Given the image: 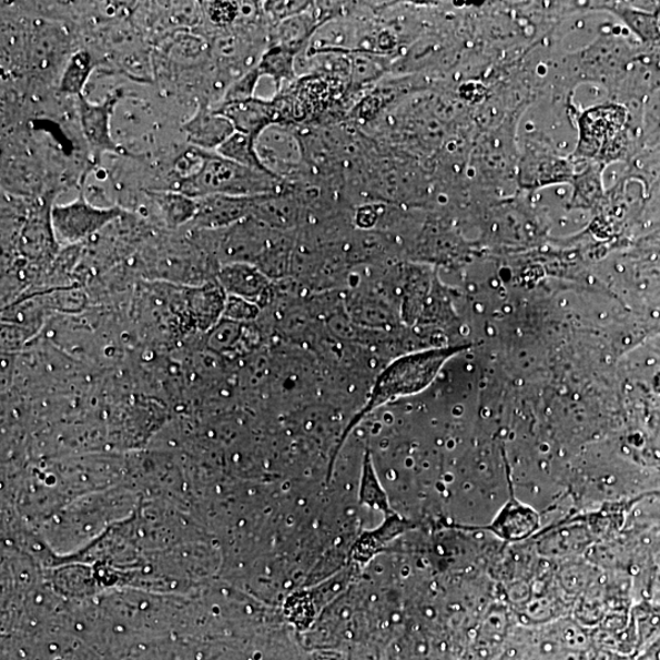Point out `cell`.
I'll return each instance as SVG.
<instances>
[{
  "label": "cell",
  "instance_id": "cell-1",
  "mask_svg": "<svg viewBox=\"0 0 660 660\" xmlns=\"http://www.w3.org/2000/svg\"><path fill=\"white\" fill-rule=\"evenodd\" d=\"M466 347L467 346L438 347V349L407 354L394 359L387 368H384L378 375L374 387H372L363 409L359 410L353 417L349 425L346 426L338 446L335 448L332 456L328 477L332 474L334 463L338 458L343 444L356 426L364 422L367 415L390 402L425 390L429 387V384L435 380L441 367L447 364L448 359L456 354L464 352Z\"/></svg>",
  "mask_w": 660,
  "mask_h": 660
},
{
  "label": "cell",
  "instance_id": "cell-2",
  "mask_svg": "<svg viewBox=\"0 0 660 660\" xmlns=\"http://www.w3.org/2000/svg\"><path fill=\"white\" fill-rule=\"evenodd\" d=\"M283 190V180L270 172L222 158L217 152H205L197 170L180 179L176 191L199 200L211 195L254 197Z\"/></svg>",
  "mask_w": 660,
  "mask_h": 660
},
{
  "label": "cell",
  "instance_id": "cell-3",
  "mask_svg": "<svg viewBox=\"0 0 660 660\" xmlns=\"http://www.w3.org/2000/svg\"><path fill=\"white\" fill-rule=\"evenodd\" d=\"M122 215L119 207L101 209L80 196L51 210V223L58 244L75 245L98 234Z\"/></svg>",
  "mask_w": 660,
  "mask_h": 660
},
{
  "label": "cell",
  "instance_id": "cell-4",
  "mask_svg": "<svg viewBox=\"0 0 660 660\" xmlns=\"http://www.w3.org/2000/svg\"><path fill=\"white\" fill-rule=\"evenodd\" d=\"M256 149L263 165L282 180L296 173L304 162L302 142L282 125L264 130L256 141Z\"/></svg>",
  "mask_w": 660,
  "mask_h": 660
},
{
  "label": "cell",
  "instance_id": "cell-5",
  "mask_svg": "<svg viewBox=\"0 0 660 660\" xmlns=\"http://www.w3.org/2000/svg\"><path fill=\"white\" fill-rule=\"evenodd\" d=\"M122 93L108 95L102 103H92L85 95L78 99V112L83 136L95 160L105 152H118L119 148L112 138L111 122L114 108Z\"/></svg>",
  "mask_w": 660,
  "mask_h": 660
},
{
  "label": "cell",
  "instance_id": "cell-6",
  "mask_svg": "<svg viewBox=\"0 0 660 660\" xmlns=\"http://www.w3.org/2000/svg\"><path fill=\"white\" fill-rule=\"evenodd\" d=\"M255 197L211 195L199 199L196 217L191 223L197 231L227 230L251 217Z\"/></svg>",
  "mask_w": 660,
  "mask_h": 660
},
{
  "label": "cell",
  "instance_id": "cell-7",
  "mask_svg": "<svg viewBox=\"0 0 660 660\" xmlns=\"http://www.w3.org/2000/svg\"><path fill=\"white\" fill-rule=\"evenodd\" d=\"M217 278L227 296L242 297L258 306L271 292V280L254 263H224Z\"/></svg>",
  "mask_w": 660,
  "mask_h": 660
},
{
  "label": "cell",
  "instance_id": "cell-8",
  "mask_svg": "<svg viewBox=\"0 0 660 660\" xmlns=\"http://www.w3.org/2000/svg\"><path fill=\"white\" fill-rule=\"evenodd\" d=\"M215 111L230 119L235 131L255 140L270 126L281 125L275 101H263L255 98L244 102L222 103L215 108Z\"/></svg>",
  "mask_w": 660,
  "mask_h": 660
},
{
  "label": "cell",
  "instance_id": "cell-9",
  "mask_svg": "<svg viewBox=\"0 0 660 660\" xmlns=\"http://www.w3.org/2000/svg\"><path fill=\"white\" fill-rule=\"evenodd\" d=\"M183 129L192 148L206 152H217L235 132L230 119L205 105H200Z\"/></svg>",
  "mask_w": 660,
  "mask_h": 660
},
{
  "label": "cell",
  "instance_id": "cell-10",
  "mask_svg": "<svg viewBox=\"0 0 660 660\" xmlns=\"http://www.w3.org/2000/svg\"><path fill=\"white\" fill-rule=\"evenodd\" d=\"M627 113L618 106L603 108L588 113L582 119V143L585 154H596L609 145L623 123Z\"/></svg>",
  "mask_w": 660,
  "mask_h": 660
},
{
  "label": "cell",
  "instance_id": "cell-11",
  "mask_svg": "<svg viewBox=\"0 0 660 660\" xmlns=\"http://www.w3.org/2000/svg\"><path fill=\"white\" fill-rule=\"evenodd\" d=\"M295 205L291 196L286 195L283 189L273 194H266L255 197L252 219L270 227L292 226L295 221Z\"/></svg>",
  "mask_w": 660,
  "mask_h": 660
},
{
  "label": "cell",
  "instance_id": "cell-12",
  "mask_svg": "<svg viewBox=\"0 0 660 660\" xmlns=\"http://www.w3.org/2000/svg\"><path fill=\"white\" fill-rule=\"evenodd\" d=\"M150 196L161 211L167 226L179 227L196 217L199 203L180 191H152Z\"/></svg>",
  "mask_w": 660,
  "mask_h": 660
},
{
  "label": "cell",
  "instance_id": "cell-13",
  "mask_svg": "<svg viewBox=\"0 0 660 660\" xmlns=\"http://www.w3.org/2000/svg\"><path fill=\"white\" fill-rule=\"evenodd\" d=\"M50 219L44 220L42 215L35 217L23 227L20 238V248L22 254L30 258H40L50 254L57 245Z\"/></svg>",
  "mask_w": 660,
  "mask_h": 660
},
{
  "label": "cell",
  "instance_id": "cell-14",
  "mask_svg": "<svg viewBox=\"0 0 660 660\" xmlns=\"http://www.w3.org/2000/svg\"><path fill=\"white\" fill-rule=\"evenodd\" d=\"M298 52L280 44H275L264 53L256 65L261 77L273 80L280 89L284 81H291L295 77V57Z\"/></svg>",
  "mask_w": 660,
  "mask_h": 660
},
{
  "label": "cell",
  "instance_id": "cell-15",
  "mask_svg": "<svg viewBox=\"0 0 660 660\" xmlns=\"http://www.w3.org/2000/svg\"><path fill=\"white\" fill-rule=\"evenodd\" d=\"M93 67V58L88 51L82 50L71 55L60 78V92L79 99L83 94Z\"/></svg>",
  "mask_w": 660,
  "mask_h": 660
},
{
  "label": "cell",
  "instance_id": "cell-16",
  "mask_svg": "<svg viewBox=\"0 0 660 660\" xmlns=\"http://www.w3.org/2000/svg\"><path fill=\"white\" fill-rule=\"evenodd\" d=\"M256 141L257 140L254 138L235 131L234 134L223 143L217 153L222 155V158L251 167V170L270 172L260 160Z\"/></svg>",
  "mask_w": 660,
  "mask_h": 660
},
{
  "label": "cell",
  "instance_id": "cell-17",
  "mask_svg": "<svg viewBox=\"0 0 660 660\" xmlns=\"http://www.w3.org/2000/svg\"><path fill=\"white\" fill-rule=\"evenodd\" d=\"M315 18L309 17L306 11L303 14L286 19L280 29L278 44L298 52L312 32L315 31Z\"/></svg>",
  "mask_w": 660,
  "mask_h": 660
},
{
  "label": "cell",
  "instance_id": "cell-18",
  "mask_svg": "<svg viewBox=\"0 0 660 660\" xmlns=\"http://www.w3.org/2000/svg\"><path fill=\"white\" fill-rule=\"evenodd\" d=\"M244 333L245 323L222 318L210 331L207 344L214 352H231L243 341Z\"/></svg>",
  "mask_w": 660,
  "mask_h": 660
},
{
  "label": "cell",
  "instance_id": "cell-19",
  "mask_svg": "<svg viewBox=\"0 0 660 660\" xmlns=\"http://www.w3.org/2000/svg\"><path fill=\"white\" fill-rule=\"evenodd\" d=\"M261 78L257 68H252L248 73L237 79L226 90L223 103L244 102L255 99V91Z\"/></svg>",
  "mask_w": 660,
  "mask_h": 660
},
{
  "label": "cell",
  "instance_id": "cell-20",
  "mask_svg": "<svg viewBox=\"0 0 660 660\" xmlns=\"http://www.w3.org/2000/svg\"><path fill=\"white\" fill-rule=\"evenodd\" d=\"M260 315V306L247 299L236 296H227L223 318L240 323L254 321Z\"/></svg>",
  "mask_w": 660,
  "mask_h": 660
},
{
  "label": "cell",
  "instance_id": "cell-21",
  "mask_svg": "<svg viewBox=\"0 0 660 660\" xmlns=\"http://www.w3.org/2000/svg\"><path fill=\"white\" fill-rule=\"evenodd\" d=\"M380 69L377 60L370 58L368 54H358L353 59L351 73L355 83L369 82L378 77Z\"/></svg>",
  "mask_w": 660,
  "mask_h": 660
},
{
  "label": "cell",
  "instance_id": "cell-22",
  "mask_svg": "<svg viewBox=\"0 0 660 660\" xmlns=\"http://www.w3.org/2000/svg\"><path fill=\"white\" fill-rule=\"evenodd\" d=\"M627 17H623L630 27L638 32L639 35L646 41L656 40L659 35L657 30L656 17L646 13H639V11H626Z\"/></svg>",
  "mask_w": 660,
  "mask_h": 660
},
{
  "label": "cell",
  "instance_id": "cell-23",
  "mask_svg": "<svg viewBox=\"0 0 660 660\" xmlns=\"http://www.w3.org/2000/svg\"><path fill=\"white\" fill-rule=\"evenodd\" d=\"M363 299L364 304L356 306L358 311L355 314L358 318H364V322L375 324V326H383V324L389 323L392 315L386 307L380 303L372 304L368 302V298Z\"/></svg>",
  "mask_w": 660,
  "mask_h": 660
},
{
  "label": "cell",
  "instance_id": "cell-24",
  "mask_svg": "<svg viewBox=\"0 0 660 660\" xmlns=\"http://www.w3.org/2000/svg\"><path fill=\"white\" fill-rule=\"evenodd\" d=\"M207 13L212 22L227 26L238 16V7L230 2H212L207 6Z\"/></svg>",
  "mask_w": 660,
  "mask_h": 660
},
{
  "label": "cell",
  "instance_id": "cell-25",
  "mask_svg": "<svg viewBox=\"0 0 660 660\" xmlns=\"http://www.w3.org/2000/svg\"><path fill=\"white\" fill-rule=\"evenodd\" d=\"M271 14L284 20L305 13L309 3L304 2H273L267 3Z\"/></svg>",
  "mask_w": 660,
  "mask_h": 660
},
{
  "label": "cell",
  "instance_id": "cell-26",
  "mask_svg": "<svg viewBox=\"0 0 660 660\" xmlns=\"http://www.w3.org/2000/svg\"><path fill=\"white\" fill-rule=\"evenodd\" d=\"M377 219V213L375 210L366 207L357 213V224L368 227L375 224Z\"/></svg>",
  "mask_w": 660,
  "mask_h": 660
},
{
  "label": "cell",
  "instance_id": "cell-27",
  "mask_svg": "<svg viewBox=\"0 0 660 660\" xmlns=\"http://www.w3.org/2000/svg\"><path fill=\"white\" fill-rule=\"evenodd\" d=\"M654 17H656L657 30L660 35V9L658 10V13Z\"/></svg>",
  "mask_w": 660,
  "mask_h": 660
}]
</instances>
